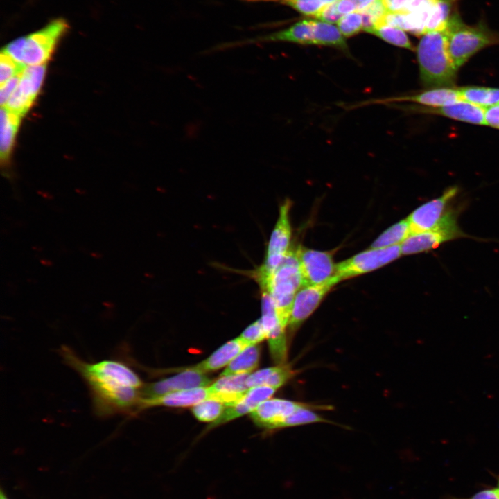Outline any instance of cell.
<instances>
[{"mask_svg":"<svg viewBox=\"0 0 499 499\" xmlns=\"http://www.w3.org/2000/svg\"><path fill=\"white\" fill-rule=\"evenodd\" d=\"M24 43L25 37H23L12 41L9 44H8L3 50L6 51L15 61L21 64H24L23 51Z\"/></svg>","mask_w":499,"mask_h":499,"instance_id":"obj_36","label":"cell"},{"mask_svg":"<svg viewBox=\"0 0 499 499\" xmlns=\"http://www.w3.org/2000/svg\"><path fill=\"white\" fill-rule=\"evenodd\" d=\"M250 374L220 376L209 389L211 398L229 405L241 399L250 389L247 379Z\"/></svg>","mask_w":499,"mask_h":499,"instance_id":"obj_17","label":"cell"},{"mask_svg":"<svg viewBox=\"0 0 499 499\" xmlns=\"http://www.w3.org/2000/svg\"><path fill=\"white\" fill-rule=\"evenodd\" d=\"M462 100L459 89L437 87L410 96H401L376 100V103L412 102L430 107H438Z\"/></svg>","mask_w":499,"mask_h":499,"instance_id":"obj_15","label":"cell"},{"mask_svg":"<svg viewBox=\"0 0 499 499\" xmlns=\"http://www.w3.org/2000/svg\"><path fill=\"white\" fill-rule=\"evenodd\" d=\"M411 234L408 219H404L385 231L371 245V249L385 248L397 245Z\"/></svg>","mask_w":499,"mask_h":499,"instance_id":"obj_26","label":"cell"},{"mask_svg":"<svg viewBox=\"0 0 499 499\" xmlns=\"http://www.w3.org/2000/svg\"><path fill=\"white\" fill-rule=\"evenodd\" d=\"M337 25L344 37H351L362 30V15L360 12H353L345 15L337 22Z\"/></svg>","mask_w":499,"mask_h":499,"instance_id":"obj_31","label":"cell"},{"mask_svg":"<svg viewBox=\"0 0 499 499\" xmlns=\"http://www.w3.org/2000/svg\"><path fill=\"white\" fill-rule=\"evenodd\" d=\"M401 246L370 249L335 264V275L342 281L375 270L398 259Z\"/></svg>","mask_w":499,"mask_h":499,"instance_id":"obj_7","label":"cell"},{"mask_svg":"<svg viewBox=\"0 0 499 499\" xmlns=\"http://www.w3.org/2000/svg\"><path fill=\"white\" fill-rule=\"evenodd\" d=\"M21 73L1 84L0 103L1 107L6 106L9 98L17 89L20 80Z\"/></svg>","mask_w":499,"mask_h":499,"instance_id":"obj_35","label":"cell"},{"mask_svg":"<svg viewBox=\"0 0 499 499\" xmlns=\"http://www.w3.org/2000/svg\"><path fill=\"white\" fill-rule=\"evenodd\" d=\"M25 67V65L17 62L2 50L0 55V83L20 74Z\"/></svg>","mask_w":499,"mask_h":499,"instance_id":"obj_32","label":"cell"},{"mask_svg":"<svg viewBox=\"0 0 499 499\" xmlns=\"http://www.w3.org/2000/svg\"><path fill=\"white\" fill-rule=\"evenodd\" d=\"M0 499H8L2 491L1 492Z\"/></svg>","mask_w":499,"mask_h":499,"instance_id":"obj_42","label":"cell"},{"mask_svg":"<svg viewBox=\"0 0 499 499\" xmlns=\"http://www.w3.org/2000/svg\"><path fill=\"white\" fill-rule=\"evenodd\" d=\"M449 55L457 69L482 49L499 44V33L484 21L468 25L453 12L445 29Z\"/></svg>","mask_w":499,"mask_h":499,"instance_id":"obj_4","label":"cell"},{"mask_svg":"<svg viewBox=\"0 0 499 499\" xmlns=\"http://www.w3.org/2000/svg\"><path fill=\"white\" fill-rule=\"evenodd\" d=\"M211 398L209 387H197L168 393L159 396L141 399L139 410L145 408L164 405L170 407H188Z\"/></svg>","mask_w":499,"mask_h":499,"instance_id":"obj_16","label":"cell"},{"mask_svg":"<svg viewBox=\"0 0 499 499\" xmlns=\"http://www.w3.org/2000/svg\"><path fill=\"white\" fill-rule=\"evenodd\" d=\"M495 489H496V492H497V493H498V497H499V480H498V482L497 486H496V487L495 488Z\"/></svg>","mask_w":499,"mask_h":499,"instance_id":"obj_41","label":"cell"},{"mask_svg":"<svg viewBox=\"0 0 499 499\" xmlns=\"http://www.w3.org/2000/svg\"><path fill=\"white\" fill-rule=\"evenodd\" d=\"M21 116L10 112L6 107L1 108V159L4 161L8 157Z\"/></svg>","mask_w":499,"mask_h":499,"instance_id":"obj_21","label":"cell"},{"mask_svg":"<svg viewBox=\"0 0 499 499\" xmlns=\"http://www.w3.org/2000/svg\"><path fill=\"white\" fill-rule=\"evenodd\" d=\"M456 186L446 189L441 195L419 206L407 218L411 234L457 226L459 209L450 204L457 195Z\"/></svg>","mask_w":499,"mask_h":499,"instance_id":"obj_5","label":"cell"},{"mask_svg":"<svg viewBox=\"0 0 499 499\" xmlns=\"http://www.w3.org/2000/svg\"><path fill=\"white\" fill-rule=\"evenodd\" d=\"M418 110L469 123L485 125V108L464 100L438 107H422Z\"/></svg>","mask_w":499,"mask_h":499,"instance_id":"obj_18","label":"cell"},{"mask_svg":"<svg viewBox=\"0 0 499 499\" xmlns=\"http://www.w3.org/2000/svg\"><path fill=\"white\" fill-rule=\"evenodd\" d=\"M484 123L487 125L499 129V103L485 108Z\"/></svg>","mask_w":499,"mask_h":499,"instance_id":"obj_38","label":"cell"},{"mask_svg":"<svg viewBox=\"0 0 499 499\" xmlns=\"http://www.w3.org/2000/svg\"><path fill=\"white\" fill-rule=\"evenodd\" d=\"M254 277L260 288L269 292L279 321L286 329L295 295L302 287L296 250H289L280 264L270 273L256 270Z\"/></svg>","mask_w":499,"mask_h":499,"instance_id":"obj_2","label":"cell"},{"mask_svg":"<svg viewBox=\"0 0 499 499\" xmlns=\"http://www.w3.org/2000/svg\"><path fill=\"white\" fill-rule=\"evenodd\" d=\"M420 78L426 87H450L457 69L448 51L444 30L423 34L416 48Z\"/></svg>","mask_w":499,"mask_h":499,"instance_id":"obj_3","label":"cell"},{"mask_svg":"<svg viewBox=\"0 0 499 499\" xmlns=\"http://www.w3.org/2000/svg\"><path fill=\"white\" fill-rule=\"evenodd\" d=\"M60 355L87 384L96 414H133L139 411L143 383L126 364L116 360L87 362L66 346L61 347Z\"/></svg>","mask_w":499,"mask_h":499,"instance_id":"obj_1","label":"cell"},{"mask_svg":"<svg viewBox=\"0 0 499 499\" xmlns=\"http://www.w3.org/2000/svg\"><path fill=\"white\" fill-rule=\"evenodd\" d=\"M302 277V286L324 283L335 275L332 254L299 247L296 249Z\"/></svg>","mask_w":499,"mask_h":499,"instance_id":"obj_10","label":"cell"},{"mask_svg":"<svg viewBox=\"0 0 499 499\" xmlns=\"http://www.w3.org/2000/svg\"><path fill=\"white\" fill-rule=\"evenodd\" d=\"M371 34L375 35L386 42L398 47L414 51V47L403 30L388 26L381 25L374 28Z\"/></svg>","mask_w":499,"mask_h":499,"instance_id":"obj_29","label":"cell"},{"mask_svg":"<svg viewBox=\"0 0 499 499\" xmlns=\"http://www.w3.org/2000/svg\"><path fill=\"white\" fill-rule=\"evenodd\" d=\"M212 380L202 371L191 367L178 374L146 386L141 390V399L159 396L168 393L208 387Z\"/></svg>","mask_w":499,"mask_h":499,"instance_id":"obj_11","label":"cell"},{"mask_svg":"<svg viewBox=\"0 0 499 499\" xmlns=\"http://www.w3.org/2000/svg\"><path fill=\"white\" fill-rule=\"evenodd\" d=\"M456 0H437L432 6L425 27V33L444 30L454 12L453 6ZM424 33V34H425Z\"/></svg>","mask_w":499,"mask_h":499,"instance_id":"obj_24","label":"cell"},{"mask_svg":"<svg viewBox=\"0 0 499 499\" xmlns=\"http://www.w3.org/2000/svg\"><path fill=\"white\" fill-rule=\"evenodd\" d=\"M295 375V371L288 365L265 368L250 374L247 379L249 388L268 386L279 389Z\"/></svg>","mask_w":499,"mask_h":499,"instance_id":"obj_20","label":"cell"},{"mask_svg":"<svg viewBox=\"0 0 499 499\" xmlns=\"http://www.w3.org/2000/svg\"><path fill=\"white\" fill-rule=\"evenodd\" d=\"M468 499H499V497L494 488L480 491Z\"/></svg>","mask_w":499,"mask_h":499,"instance_id":"obj_40","label":"cell"},{"mask_svg":"<svg viewBox=\"0 0 499 499\" xmlns=\"http://www.w3.org/2000/svg\"><path fill=\"white\" fill-rule=\"evenodd\" d=\"M315 17L321 21L333 24L338 22L342 16L337 10L335 1L325 6Z\"/></svg>","mask_w":499,"mask_h":499,"instance_id":"obj_37","label":"cell"},{"mask_svg":"<svg viewBox=\"0 0 499 499\" xmlns=\"http://www.w3.org/2000/svg\"><path fill=\"white\" fill-rule=\"evenodd\" d=\"M260 351L258 344L247 346L228 365L220 376L250 374L258 367Z\"/></svg>","mask_w":499,"mask_h":499,"instance_id":"obj_22","label":"cell"},{"mask_svg":"<svg viewBox=\"0 0 499 499\" xmlns=\"http://www.w3.org/2000/svg\"><path fill=\"white\" fill-rule=\"evenodd\" d=\"M249 3H275L288 6L307 16L315 17L326 6L338 0H241Z\"/></svg>","mask_w":499,"mask_h":499,"instance_id":"obj_27","label":"cell"},{"mask_svg":"<svg viewBox=\"0 0 499 499\" xmlns=\"http://www.w3.org/2000/svg\"><path fill=\"white\" fill-rule=\"evenodd\" d=\"M247 346L257 344L266 338L261 319L247 326L238 337Z\"/></svg>","mask_w":499,"mask_h":499,"instance_id":"obj_33","label":"cell"},{"mask_svg":"<svg viewBox=\"0 0 499 499\" xmlns=\"http://www.w3.org/2000/svg\"><path fill=\"white\" fill-rule=\"evenodd\" d=\"M388 13H401L408 0H382Z\"/></svg>","mask_w":499,"mask_h":499,"instance_id":"obj_39","label":"cell"},{"mask_svg":"<svg viewBox=\"0 0 499 499\" xmlns=\"http://www.w3.org/2000/svg\"><path fill=\"white\" fill-rule=\"evenodd\" d=\"M276 390L277 389L268 386H256L250 388L238 401L227 405L221 416L210 425L209 428L252 412L261 403L269 399Z\"/></svg>","mask_w":499,"mask_h":499,"instance_id":"obj_14","label":"cell"},{"mask_svg":"<svg viewBox=\"0 0 499 499\" xmlns=\"http://www.w3.org/2000/svg\"><path fill=\"white\" fill-rule=\"evenodd\" d=\"M376 0H338L336 8L343 17L353 12H360L370 6Z\"/></svg>","mask_w":499,"mask_h":499,"instance_id":"obj_34","label":"cell"},{"mask_svg":"<svg viewBox=\"0 0 499 499\" xmlns=\"http://www.w3.org/2000/svg\"><path fill=\"white\" fill-rule=\"evenodd\" d=\"M310 405L280 399H269L250 413L254 423L265 429L273 430L276 425L299 408Z\"/></svg>","mask_w":499,"mask_h":499,"instance_id":"obj_13","label":"cell"},{"mask_svg":"<svg viewBox=\"0 0 499 499\" xmlns=\"http://www.w3.org/2000/svg\"><path fill=\"white\" fill-rule=\"evenodd\" d=\"M341 280L333 275L326 281L315 285L302 286L297 292L289 319L288 328L293 333L318 307L332 287Z\"/></svg>","mask_w":499,"mask_h":499,"instance_id":"obj_8","label":"cell"},{"mask_svg":"<svg viewBox=\"0 0 499 499\" xmlns=\"http://www.w3.org/2000/svg\"><path fill=\"white\" fill-rule=\"evenodd\" d=\"M467 237L459 227L411 234L401 246V254L408 255L437 248L447 241Z\"/></svg>","mask_w":499,"mask_h":499,"instance_id":"obj_12","label":"cell"},{"mask_svg":"<svg viewBox=\"0 0 499 499\" xmlns=\"http://www.w3.org/2000/svg\"><path fill=\"white\" fill-rule=\"evenodd\" d=\"M291 202L286 200L279 208V218L272 230L264 263L259 270L264 273H270L282 261L289 250L291 237V226L289 212Z\"/></svg>","mask_w":499,"mask_h":499,"instance_id":"obj_9","label":"cell"},{"mask_svg":"<svg viewBox=\"0 0 499 499\" xmlns=\"http://www.w3.org/2000/svg\"><path fill=\"white\" fill-rule=\"evenodd\" d=\"M462 100L482 107H487L499 103V89L484 87H465L459 88Z\"/></svg>","mask_w":499,"mask_h":499,"instance_id":"obj_25","label":"cell"},{"mask_svg":"<svg viewBox=\"0 0 499 499\" xmlns=\"http://www.w3.org/2000/svg\"><path fill=\"white\" fill-rule=\"evenodd\" d=\"M226 408L223 402L208 399L193 405L192 412L200 421L213 422L221 416Z\"/></svg>","mask_w":499,"mask_h":499,"instance_id":"obj_30","label":"cell"},{"mask_svg":"<svg viewBox=\"0 0 499 499\" xmlns=\"http://www.w3.org/2000/svg\"><path fill=\"white\" fill-rule=\"evenodd\" d=\"M247 347L239 338H236L226 342L206 360L191 368L202 372L218 370L229 365Z\"/></svg>","mask_w":499,"mask_h":499,"instance_id":"obj_19","label":"cell"},{"mask_svg":"<svg viewBox=\"0 0 499 499\" xmlns=\"http://www.w3.org/2000/svg\"><path fill=\"white\" fill-rule=\"evenodd\" d=\"M315 45H323L339 49L348 53L344 37L338 28L331 23L313 20Z\"/></svg>","mask_w":499,"mask_h":499,"instance_id":"obj_23","label":"cell"},{"mask_svg":"<svg viewBox=\"0 0 499 499\" xmlns=\"http://www.w3.org/2000/svg\"><path fill=\"white\" fill-rule=\"evenodd\" d=\"M67 28V22L58 19L37 32L24 37L23 64L25 66L45 64L58 40Z\"/></svg>","mask_w":499,"mask_h":499,"instance_id":"obj_6","label":"cell"},{"mask_svg":"<svg viewBox=\"0 0 499 499\" xmlns=\"http://www.w3.org/2000/svg\"><path fill=\"white\" fill-rule=\"evenodd\" d=\"M324 408L328 409L332 407L328 406H318L310 405L309 406L303 407L297 410L291 415L286 417L278 423L274 429L291 427L308 423H328V420L322 417L320 415L315 413L311 408Z\"/></svg>","mask_w":499,"mask_h":499,"instance_id":"obj_28","label":"cell"}]
</instances>
